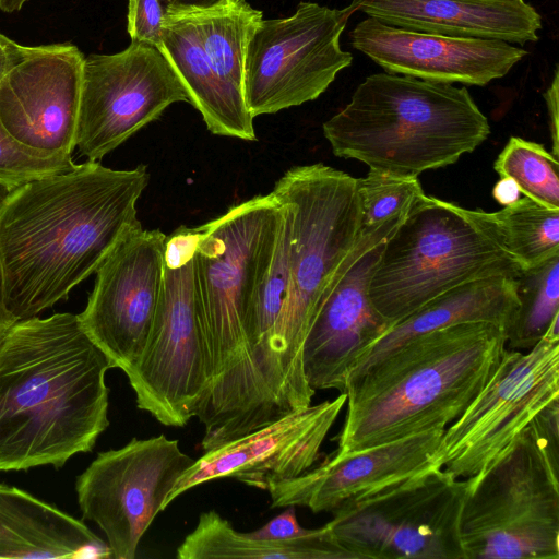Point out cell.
<instances>
[{
	"label": "cell",
	"mask_w": 559,
	"mask_h": 559,
	"mask_svg": "<svg viewBox=\"0 0 559 559\" xmlns=\"http://www.w3.org/2000/svg\"><path fill=\"white\" fill-rule=\"evenodd\" d=\"M148 181L145 165L87 160L12 192L0 210V286L17 320L67 300L141 226L136 203Z\"/></svg>",
	"instance_id": "1"
},
{
	"label": "cell",
	"mask_w": 559,
	"mask_h": 559,
	"mask_svg": "<svg viewBox=\"0 0 559 559\" xmlns=\"http://www.w3.org/2000/svg\"><path fill=\"white\" fill-rule=\"evenodd\" d=\"M282 216L283 205L270 192L198 227L194 285L207 383L195 417L204 428L203 451L281 418L255 367L248 328Z\"/></svg>",
	"instance_id": "2"
},
{
	"label": "cell",
	"mask_w": 559,
	"mask_h": 559,
	"mask_svg": "<svg viewBox=\"0 0 559 559\" xmlns=\"http://www.w3.org/2000/svg\"><path fill=\"white\" fill-rule=\"evenodd\" d=\"M111 368L78 314L17 320L0 343V471L92 451L109 426Z\"/></svg>",
	"instance_id": "3"
},
{
	"label": "cell",
	"mask_w": 559,
	"mask_h": 559,
	"mask_svg": "<svg viewBox=\"0 0 559 559\" xmlns=\"http://www.w3.org/2000/svg\"><path fill=\"white\" fill-rule=\"evenodd\" d=\"M506 349V329L486 321L451 324L403 343L347 383L335 452L444 430L487 384Z\"/></svg>",
	"instance_id": "4"
},
{
	"label": "cell",
	"mask_w": 559,
	"mask_h": 559,
	"mask_svg": "<svg viewBox=\"0 0 559 559\" xmlns=\"http://www.w3.org/2000/svg\"><path fill=\"white\" fill-rule=\"evenodd\" d=\"M272 193L289 212L288 292L274 335L289 413L311 405L316 393L305 378L302 349L332 288L406 213L360 231L357 178L321 163L288 169Z\"/></svg>",
	"instance_id": "5"
},
{
	"label": "cell",
	"mask_w": 559,
	"mask_h": 559,
	"mask_svg": "<svg viewBox=\"0 0 559 559\" xmlns=\"http://www.w3.org/2000/svg\"><path fill=\"white\" fill-rule=\"evenodd\" d=\"M322 129L335 156L413 177L456 163L490 134L466 87L388 72L367 76Z\"/></svg>",
	"instance_id": "6"
},
{
	"label": "cell",
	"mask_w": 559,
	"mask_h": 559,
	"mask_svg": "<svg viewBox=\"0 0 559 559\" xmlns=\"http://www.w3.org/2000/svg\"><path fill=\"white\" fill-rule=\"evenodd\" d=\"M520 272L495 212L424 193L385 239L369 297L392 328L459 285L490 276L515 278Z\"/></svg>",
	"instance_id": "7"
},
{
	"label": "cell",
	"mask_w": 559,
	"mask_h": 559,
	"mask_svg": "<svg viewBox=\"0 0 559 559\" xmlns=\"http://www.w3.org/2000/svg\"><path fill=\"white\" fill-rule=\"evenodd\" d=\"M467 481L460 523L465 559H558L559 400Z\"/></svg>",
	"instance_id": "8"
},
{
	"label": "cell",
	"mask_w": 559,
	"mask_h": 559,
	"mask_svg": "<svg viewBox=\"0 0 559 559\" xmlns=\"http://www.w3.org/2000/svg\"><path fill=\"white\" fill-rule=\"evenodd\" d=\"M467 485L444 468L429 469L343 501L325 525L355 559H465Z\"/></svg>",
	"instance_id": "9"
},
{
	"label": "cell",
	"mask_w": 559,
	"mask_h": 559,
	"mask_svg": "<svg viewBox=\"0 0 559 559\" xmlns=\"http://www.w3.org/2000/svg\"><path fill=\"white\" fill-rule=\"evenodd\" d=\"M199 228L180 226L165 242L163 295L143 353L127 374L140 409L166 426L195 417L207 383L194 285Z\"/></svg>",
	"instance_id": "10"
},
{
	"label": "cell",
	"mask_w": 559,
	"mask_h": 559,
	"mask_svg": "<svg viewBox=\"0 0 559 559\" xmlns=\"http://www.w3.org/2000/svg\"><path fill=\"white\" fill-rule=\"evenodd\" d=\"M559 400V317L528 350L506 349L493 376L448 426L436 468L468 478L491 465L550 403Z\"/></svg>",
	"instance_id": "11"
},
{
	"label": "cell",
	"mask_w": 559,
	"mask_h": 559,
	"mask_svg": "<svg viewBox=\"0 0 559 559\" xmlns=\"http://www.w3.org/2000/svg\"><path fill=\"white\" fill-rule=\"evenodd\" d=\"M353 12L301 1L290 16L261 20L245 60L243 98L253 118L314 100L352 64L340 38Z\"/></svg>",
	"instance_id": "12"
},
{
	"label": "cell",
	"mask_w": 559,
	"mask_h": 559,
	"mask_svg": "<svg viewBox=\"0 0 559 559\" xmlns=\"http://www.w3.org/2000/svg\"><path fill=\"white\" fill-rule=\"evenodd\" d=\"M189 95L156 47L139 41L122 51L84 57L75 147L98 162L170 105Z\"/></svg>",
	"instance_id": "13"
},
{
	"label": "cell",
	"mask_w": 559,
	"mask_h": 559,
	"mask_svg": "<svg viewBox=\"0 0 559 559\" xmlns=\"http://www.w3.org/2000/svg\"><path fill=\"white\" fill-rule=\"evenodd\" d=\"M193 462L176 439L133 438L122 448L98 453L78 477L83 519L103 531L112 558L135 557L141 538Z\"/></svg>",
	"instance_id": "14"
},
{
	"label": "cell",
	"mask_w": 559,
	"mask_h": 559,
	"mask_svg": "<svg viewBox=\"0 0 559 559\" xmlns=\"http://www.w3.org/2000/svg\"><path fill=\"white\" fill-rule=\"evenodd\" d=\"M166 238L142 225L128 233L96 270L86 307L78 314L112 368L126 376L143 353L163 295Z\"/></svg>",
	"instance_id": "15"
},
{
	"label": "cell",
	"mask_w": 559,
	"mask_h": 559,
	"mask_svg": "<svg viewBox=\"0 0 559 559\" xmlns=\"http://www.w3.org/2000/svg\"><path fill=\"white\" fill-rule=\"evenodd\" d=\"M345 404L346 393L341 392L334 400L295 409L204 451L178 478L164 509L183 492L211 480L234 477L266 489L270 484L302 475L318 461L321 447Z\"/></svg>",
	"instance_id": "16"
},
{
	"label": "cell",
	"mask_w": 559,
	"mask_h": 559,
	"mask_svg": "<svg viewBox=\"0 0 559 559\" xmlns=\"http://www.w3.org/2000/svg\"><path fill=\"white\" fill-rule=\"evenodd\" d=\"M84 57L76 46H23L0 81V121L25 146L48 156L72 155Z\"/></svg>",
	"instance_id": "17"
},
{
	"label": "cell",
	"mask_w": 559,
	"mask_h": 559,
	"mask_svg": "<svg viewBox=\"0 0 559 559\" xmlns=\"http://www.w3.org/2000/svg\"><path fill=\"white\" fill-rule=\"evenodd\" d=\"M349 37L353 48L385 72L435 83L484 86L503 78L527 53L499 39L415 32L370 16Z\"/></svg>",
	"instance_id": "18"
},
{
	"label": "cell",
	"mask_w": 559,
	"mask_h": 559,
	"mask_svg": "<svg viewBox=\"0 0 559 559\" xmlns=\"http://www.w3.org/2000/svg\"><path fill=\"white\" fill-rule=\"evenodd\" d=\"M444 430L424 431L362 450L338 453L302 475L270 484L272 507L332 511L343 501L368 495L429 469Z\"/></svg>",
	"instance_id": "19"
},
{
	"label": "cell",
	"mask_w": 559,
	"mask_h": 559,
	"mask_svg": "<svg viewBox=\"0 0 559 559\" xmlns=\"http://www.w3.org/2000/svg\"><path fill=\"white\" fill-rule=\"evenodd\" d=\"M385 240L365 251L328 296L306 337L302 367L308 385L345 392L348 376L365 352L391 325L377 312L369 284Z\"/></svg>",
	"instance_id": "20"
},
{
	"label": "cell",
	"mask_w": 559,
	"mask_h": 559,
	"mask_svg": "<svg viewBox=\"0 0 559 559\" xmlns=\"http://www.w3.org/2000/svg\"><path fill=\"white\" fill-rule=\"evenodd\" d=\"M354 11L388 25L455 37L536 41L539 13L524 0H353Z\"/></svg>",
	"instance_id": "21"
},
{
	"label": "cell",
	"mask_w": 559,
	"mask_h": 559,
	"mask_svg": "<svg viewBox=\"0 0 559 559\" xmlns=\"http://www.w3.org/2000/svg\"><path fill=\"white\" fill-rule=\"evenodd\" d=\"M159 50L177 72L190 104L201 114L210 132L257 140L243 94L217 74L194 23L183 10L165 12Z\"/></svg>",
	"instance_id": "22"
},
{
	"label": "cell",
	"mask_w": 559,
	"mask_h": 559,
	"mask_svg": "<svg viewBox=\"0 0 559 559\" xmlns=\"http://www.w3.org/2000/svg\"><path fill=\"white\" fill-rule=\"evenodd\" d=\"M0 558H112L81 520L13 486L0 484Z\"/></svg>",
	"instance_id": "23"
},
{
	"label": "cell",
	"mask_w": 559,
	"mask_h": 559,
	"mask_svg": "<svg viewBox=\"0 0 559 559\" xmlns=\"http://www.w3.org/2000/svg\"><path fill=\"white\" fill-rule=\"evenodd\" d=\"M518 309L513 277L490 276L459 285L431 299L386 331L358 359L347 383L415 336L466 321L491 322L507 331Z\"/></svg>",
	"instance_id": "24"
},
{
	"label": "cell",
	"mask_w": 559,
	"mask_h": 559,
	"mask_svg": "<svg viewBox=\"0 0 559 559\" xmlns=\"http://www.w3.org/2000/svg\"><path fill=\"white\" fill-rule=\"evenodd\" d=\"M178 559H355L324 525L282 540L255 539L236 531L215 510L201 513L177 548Z\"/></svg>",
	"instance_id": "25"
},
{
	"label": "cell",
	"mask_w": 559,
	"mask_h": 559,
	"mask_svg": "<svg viewBox=\"0 0 559 559\" xmlns=\"http://www.w3.org/2000/svg\"><path fill=\"white\" fill-rule=\"evenodd\" d=\"M183 11L194 23L217 74L243 94L247 47L263 19L262 11L246 0H225L211 8Z\"/></svg>",
	"instance_id": "26"
},
{
	"label": "cell",
	"mask_w": 559,
	"mask_h": 559,
	"mask_svg": "<svg viewBox=\"0 0 559 559\" xmlns=\"http://www.w3.org/2000/svg\"><path fill=\"white\" fill-rule=\"evenodd\" d=\"M519 309L507 329V349L526 352L559 317V254L521 270L515 277Z\"/></svg>",
	"instance_id": "27"
},
{
	"label": "cell",
	"mask_w": 559,
	"mask_h": 559,
	"mask_svg": "<svg viewBox=\"0 0 559 559\" xmlns=\"http://www.w3.org/2000/svg\"><path fill=\"white\" fill-rule=\"evenodd\" d=\"M495 215L507 249L521 270L559 254V210L523 197Z\"/></svg>",
	"instance_id": "28"
},
{
	"label": "cell",
	"mask_w": 559,
	"mask_h": 559,
	"mask_svg": "<svg viewBox=\"0 0 559 559\" xmlns=\"http://www.w3.org/2000/svg\"><path fill=\"white\" fill-rule=\"evenodd\" d=\"M493 168L500 178L511 179L524 197L559 210V163L544 145L511 136Z\"/></svg>",
	"instance_id": "29"
},
{
	"label": "cell",
	"mask_w": 559,
	"mask_h": 559,
	"mask_svg": "<svg viewBox=\"0 0 559 559\" xmlns=\"http://www.w3.org/2000/svg\"><path fill=\"white\" fill-rule=\"evenodd\" d=\"M357 183L361 204V231L374 229L407 213L412 204L424 194L418 177L378 169H369L366 177L357 178Z\"/></svg>",
	"instance_id": "30"
},
{
	"label": "cell",
	"mask_w": 559,
	"mask_h": 559,
	"mask_svg": "<svg viewBox=\"0 0 559 559\" xmlns=\"http://www.w3.org/2000/svg\"><path fill=\"white\" fill-rule=\"evenodd\" d=\"M74 165L72 155L48 156L25 146L0 121V181L20 187L31 180L69 170Z\"/></svg>",
	"instance_id": "31"
},
{
	"label": "cell",
	"mask_w": 559,
	"mask_h": 559,
	"mask_svg": "<svg viewBox=\"0 0 559 559\" xmlns=\"http://www.w3.org/2000/svg\"><path fill=\"white\" fill-rule=\"evenodd\" d=\"M165 9L159 0H128L127 29L131 41L162 46Z\"/></svg>",
	"instance_id": "32"
},
{
	"label": "cell",
	"mask_w": 559,
	"mask_h": 559,
	"mask_svg": "<svg viewBox=\"0 0 559 559\" xmlns=\"http://www.w3.org/2000/svg\"><path fill=\"white\" fill-rule=\"evenodd\" d=\"M309 531L298 523L295 507H288L257 531L246 534L255 539L282 540L302 536Z\"/></svg>",
	"instance_id": "33"
},
{
	"label": "cell",
	"mask_w": 559,
	"mask_h": 559,
	"mask_svg": "<svg viewBox=\"0 0 559 559\" xmlns=\"http://www.w3.org/2000/svg\"><path fill=\"white\" fill-rule=\"evenodd\" d=\"M558 90H559V70L558 64L554 71V79L549 87L544 93L546 100L548 117H549V129L552 142L551 154L559 159V136H558Z\"/></svg>",
	"instance_id": "34"
},
{
	"label": "cell",
	"mask_w": 559,
	"mask_h": 559,
	"mask_svg": "<svg viewBox=\"0 0 559 559\" xmlns=\"http://www.w3.org/2000/svg\"><path fill=\"white\" fill-rule=\"evenodd\" d=\"M23 46L3 35L0 40V81L20 59Z\"/></svg>",
	"instance_id": "35"
},
{
	"label": "cell",
	"mask_w": 559,
	"mask_h": 559,
	"mask_svg": "<svg viewBox=\"0 0 559 559\" xmlns=\"http://www.w3.org/2000/svg\"><path fill=\"white\" fill-rule=\"evenodd\" d=\"M520 194L516 185L511 179L507 178H500L492 190L495 200L503 206L515 202L520 198Z\"/></svg>",
	"instance_id": "36"
},
{
	"label": "cell",
	"mask_w": 559,
	"mask_h": 559,
	"mask_svg": "<svg viewBox=\"0 0 559 559\" xmlns=\"http://www.w3.org/2000/svg\"><path fill=\"white\" fill-rule=\"evenodd\" d=\"M225 0H159L165 9L168 10H187V9H204L222 3Z\"/></svg>",
	"instance_id": "37"
},
{
	"label": "cell",
	"mask_w": 559,
	"mask_h": 559,
	"mask_svg": "<svg viewBox=\"0 0 559 559\" xmlns=\"http://www.w3.org/2000/svg\"><path fill=\"white\" fill-rule=\"evenodd\" d=\"M17 321V318L8 309L0 286V343L10 328Z\"/></svg>",
	"instance_id": "38"
},
{
	"label": "cell",
	"mask_w": 559,
	"mask_h": 559,
	"mask_svg": "<svg viewBox=\"0 0 559 559\" xmlns=\"http://www.w3.org/2000/svg\"><path fill=\"white\" fill-rule=\"evenodd\" d=\"M27 0H0V11L12 13L20 11Z\"/></svg>",
	"instance_id": "39"
},
{
	"label": "cell",
	"mask_w": 559,
	"mask_h": 559,
	"mask_svg": "<svg viewBox=\"0 0 559 559\" xmlns=\"http://www.w3.org/2000/svg\"><path fill=\"white\" fill-rule=\"evenodd\" d=\"M16 188L14 185L0 181V210Z\"/></svg>",
	"instance_id": "40"
},
{
	"label": "cell",
	"mask_w": 559,
	"mask_h": 559,
	"mask_svg": "<svg viewBox=\"0 0 559 559\" xmlns=\"http://www.w3.org/2000/svg\"><path fill=\"white\" fill-rule=\"evenodd\" d=\"M2 37H3V35H2V34H0V40H1V38H2Z\"/></svg>",
	"instance_id": "41"
}]
</instances>
